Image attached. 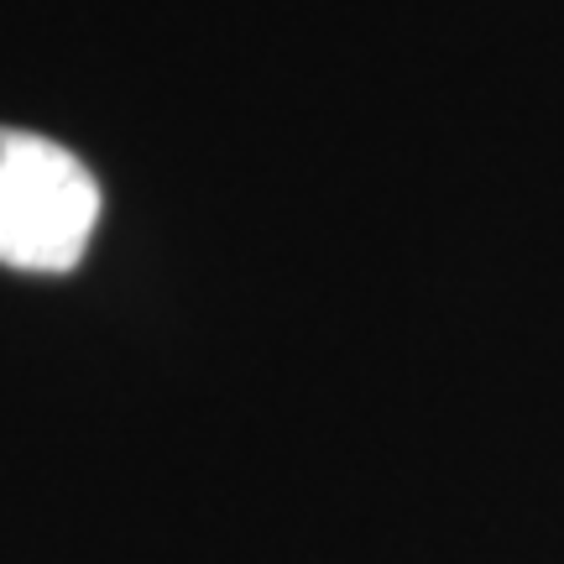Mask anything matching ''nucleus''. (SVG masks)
<instances>
[{"mask_svg":"<svg viewBox=\"0 0 564 564\" xmlns=\"http://www.w3.org/2000/svg\"><path fill=\"white\" fill-rule=\"evenodd\" d=\"M100 225V183L68 147L0 126V262L68 272Z\"/></svg>","mask_w":564,"mask_h":564,"instance_id":"f257e3e1","label":"nucleus"}]
</instances>
